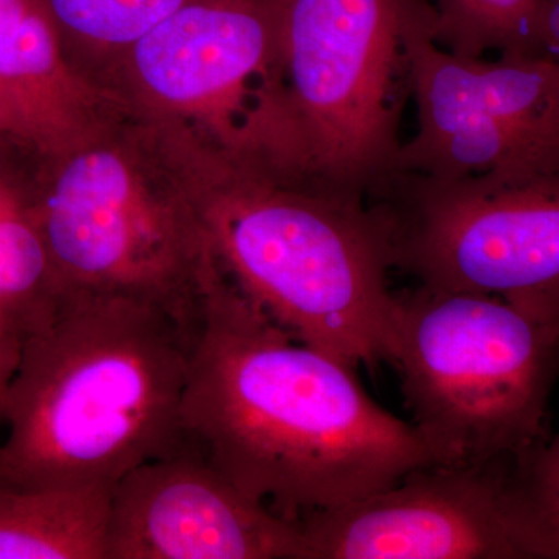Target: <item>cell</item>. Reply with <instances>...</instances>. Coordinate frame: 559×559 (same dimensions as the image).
I'll list each match as a JSON object with an SVG mask.
<instances>
[{
    "label": "cell",
    "mask_w": 559,
    "mask_h": 559,
    "mask_svg": "<svg viewBox=\"0 0 559 559\" xmlns=\"http://www.w3.org/2000/svg\"><path fill=\"white\" fill-rule=\"evenodd\" d=\"M355 369L294 340L216 267L182 396L187 441L242 495L289 521L393 487L430 457Z\"/></svg>",
    "instance_id": "obj_1"
},
{
    "label": "cell",
    "mask_w": 559,
    "mask_h": 559,
    "mask_svg": "<svg viewBox=\"0 0 559 559\" xmlns=\"http://www.w3.org/2000/svg\"><path fill=\"white\" fill-rule=\"evenodd\" d=\"M194 334L146 301L62 300L49 325L22 342L7 385L0 488L114 487L182 451Z\"/></svg>",
    "instance_id": "obj_2"
},
{
    "label": "cell",
    "mask_w": 559,
    "mask_h": 559,
    "mask_svg": "<svg viewBox=\"0 0 559 559\" xmlns=\"http://www.w3.org/2000/svg\"><path fill=\"white\" fill-rule=\"evenodd\" d=\"M191 189L213 261L246 300L352 369L388 362L390 270L364 198L221 142L198 154Z\"/></svg>",
    "instance_id": "obj_3"
},
{
    "label": "cell",
    "mask_w": 559,
    "mask_h": 559,
    "mask_svg": "<svg viewBox=\"0 0 559 559\" xmlns=\"http://www.w3.org/2000/svg\"><path fill=\"white\" fill-rule=\"evenodd\" d=\"M559 311L417 286L393 294L388 362L436 465H465L549 432Z\"/></svg>",
    "instance_id": "obj_4"
},
{
    "label": "cell",
    "mask_w": 559,
    "mask_h": 559,
    "mask_svg": "<svg viewBox=\"0 0 559 559\" xmlns=\"http://www.w3.org/2000/svg\"><path fill=\"white\" fill-rule=\"evenodd\" d=\"M430 10L428 0H286L264 154L366 200L403 143L406 35Z\"/></svg>",
    "instance_id": "obj_5"
},
{
    "label": "cell",
    "mask_w": 559,
    "mask_h": 559,
    "mask_svg": "<svg viewBox=\"0 0 559 559\" xmlns=\"http://www.w3.org/2000/svg\"><path fill=\"white\" fill-rule=\"evenodd\" d=\"M304 559H558L559 441L549 432L297 521Z\"/></svg>",
    "instance_id": "obj_6"
},
{
    "label": "cell",
    "mask_w": 559,
    "mask_h": 559,
    "mask_svg": "<svg viewBox=\"0 0 559 559\" xmlns=\"http://www.w3.org/2000/svg\"><path fill=\"white\" fill-rule=\"evenodd\" d=\"M389 270L443 293L559 311V175L390 171L367 194Z\"/></svg>",
    "instance_id": "obj_7"
},
{
    "label": "cell",
    "mask_w": 559,
    "mask_h": 559,
    "mask_svg": "<svg viewBox=\"0 0 559 559\" xmlns=\"http://www.w3.org/2000/svg\"><path fill=\"white\" fill-rule=\"evenodd\" d=\"M33 210L62 299L128 297L198 330L215 261L191 180L160 189L116 151L87 150Z\"/></svg>",
    "instance_id": "obj_8"
},
{
    "label": "cell",
    "mask_w": 559,
    "mask_h": 559,
    "mask_svg": "<svg viewBox=\"0 0 559 559\" xmlns=\"http://www.w3.org/2000/svg\"><path fill=\"white\" fill-rule=\"evenodd\" d=\"M432 24L433 7L407 31L418 131L401 143L393 170L439 179L559 175V61L457 57L436 44Z\"/></svg>",
    "instance_id": "obj_9"
},
{
    "label": "cell",
    "mask_w": 559,
    "mask_h": 559,
    "mask_svg": "<svg viewBox=\"0 0 559 559\" xmlns=\"http://www.w3.org/2000/svg\"><path fill=\"white\" fill-rule=\"evenodd\" d=\"M108 559H304V540L187 441L114 485Z\"/></svg>",
    "instance_id": "obj_10"
},
{
    "label": "cell",
    "mask_w": 559,
    "mask_h": 559,
    "mask_svg": "<svg viewBox=\"0 0 559 559\" xmlns=\"http://www.w3.org/2000/svg\"><path fill=\"white\" fill-rule=\"evenodd\" d=\"M286 0H189L132 46L146 90L160 100L205 110L231 140L230 114L246 84L277 87Z\"/></svg>",
    "instance_id": "obj_11"
},
{
    "label": "cell",
    "mask_w": 559,
    "mask_h": 559,
    "mask_svg": "<svg viewBox=\"0 0 559 559\" xmlns=\"http://www.w3.org/2000/svg\"><path fill=\"white\" fill-rule=\"evenodd\" d=\"M112 488H0V559H108Z\"/></svg>",
    "instance_id": "obj_12"
},
{
    "label": "cell",
    "mask_w": 559,
    "mask_h": 559,
    "mask_svg": "<svg viewBox=\"0 0 559 559\" xmlns=\"http://www.w3.org/2000/svg\"><path fill=\"white\" fill-rule=\"evenodd\" d=\"M62 300L33 202L0 183V340L20 349L49 325Z\"/></svg>",
    "instance_id": "obj_13"
},
{
    "label": "cell",
    "mask_w": 559,
    "mask_h": 559,
    "mask_svg": "<svg viewBox=\"0 0 559 559\" xmlns=\"http://www.w3.org/2000/svg\"><path fill=\"white\" fill-rule=\"evenodd\" d=\"M540 0H436L432 39L463 58L535 53L533 36Z\"/></svg>",
    "instance_id": "obj_14"
},
{
    "label": "cell",
    "mask_w": 559,
    "mask_h": 559,
    "mask_svg": "<svg viewBox=\"0 0 559 559\" xmlns=\"http://www.w3.org/2000/svg\"><path fill=\"white\" fill-rule=\"evenodd\" d=\"M53 22L44 0H0V87L22 121L57 64Z\"/></svg>",
    "instance_id": "obj_15"
},
{
    "label": "cell",
    "mask_w": 559,
    "mask_h": 559,
    "mask_svg": "<svg viewBox=\"0 0 559 559\" xmlns=\"http://www.w3.org/2000/svg\"><path fill=\"white\" fill-rule=\"evenodd\" d=\"M57 24L80 38L134 46L189 0H44Z\"/></svg>",
    "instance_id": "obj_16"
},
{
    "label": "cell",
    "mask_w": 559,
    "mask_h": 559,
    "mask_svg": "<svg viewBox=\"0 0 559 559\" xmlns=\"http://www.w3.org/2000/svg\"><path fill=\"white\" fill-rule=\"evenodd\" d=\"M17 358H20V349L11 347L5 341L0 340V419H2L7 385L16 369Z\"/></svg>",
    "instance_id": "obj_17"
},
{
    "label": "cell",
    "mask_w": 559,
    "mask_h": 559,
    "mask_svg": "<svg viewBox=\"0 0 559 559\" xmlns=\"http://www.w3.org/2000/svg\"><path fill=\"white\" fill-rule=\"evenodd\" d=\"M21 124L20 114L14 109L13 103L7 97L2 87H0V130H2V128H17L21 127Z\"/></svg>",
    "instance_id": "obj_18"
}]
</instances>
